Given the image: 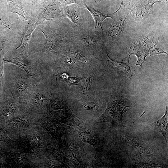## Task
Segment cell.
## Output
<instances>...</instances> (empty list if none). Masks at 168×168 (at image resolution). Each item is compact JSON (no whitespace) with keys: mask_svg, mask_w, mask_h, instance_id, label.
<instances>
[{"mask_svg":"<svg viewBox=\"0 0 168 168\" xmlns=\"http://www.w3.org/2000/svg\"><path fill=\"white\" fill-rule=\"evenodd\" d=\"M82 78L75 77H69L68 80V82L70 86L71 85H76Z\"/></svg>","mask_w":168,"mask_h":168,"instance_id":"obj_27","label":"cell"},{"mask_svg":"<svg viewBox=\"0 0 168 168\" xmlns=\"http://www.w3.org/2000/svg\"><path fill=\"white\" fill-rule=\"evenodd\" d=\"M90 78L88 77L83 81L82 85V92L84 94H86L88 91Z\"/></svg>","mask_w":168,"mask_h":168,"instance_id":"obj_23","label":"cell"},{"mask_svg":"<svg viewBox=\"0 0 168 168\" xmlns=\"http://www.w3.org/2000/svg\"><path fill=\"white\" fill-rule=\"evenodd\" d=\"M108 60L111 64L113 68L123 76L131 78L134 75L135 71L132 66L129 63L121 61L113 60L109 57L107 53Z\"/></svg>","mask_w":168,"mask_h":168,"instance_id":"obj_5","label":"cell"},{"mask_svg":"<svg viewBox=\"0 0 168 168\" xmlns=\"http://www.w3.org/2000/svg\"><path fill=\"white\" fill-rule=\"evenodd\" d=\"M40 23L35 19H30L24 31L21 43L16 49L25 57L27 56L28 44L32 33Z\"/></svg>","mask_w":168,"mask_h":168,"instance_id":"obj_3","label":"cell"},{"mask_svg":"<svg viewBox=\"0 0 168 168\" xmlns=\"http://www.w3.org/2000/svg\"><path fill=\"white\" fill-rule=\"evenodd\" d=\"M36 93L32 96V102L33 104L36 105L40 106L42 105L45 101V97L39 91H35Z\"/></svg>","mask_w":168,"mask_h":168,"instance_id":"obj_19","label":"cell"},{"mask_svg":"<svg viewBox=\"0 0 168 168\" xmlns=\"http://www.w3.org/2000/svg\"><path fill=\"white\" fill-rule=\"evenodd\" d=\"M149 127L161 133L168 143V111L166 108L165 114L158 121L149 125Z\"/></svg>","mask_w":168,"mask_h":168,"instance_id":"obj_9","label":"cell"},{"mask_svg":"<svg viewBox=\"0 0 168 168\" xmlns=\"http://www.w3.org/2000/svg\"><path fill=\"white\" fill-rule=\"evenodd\" d=\"M40 30L45 37L44 46L42 49L35 50L34 52H44L53 56L56 55L61 41L64 37L56 30L46 27Z\"/></svg>","mask_w":168,"mask_h":168,"instance_id":"obj_2","label":"cell"},{"mask_svg":"<svg viewBox=\"0 0 168 168\" xmlns=\"http://www.w3.org/2000/svg\"><path fill=\"white\" fill-rule=\"evenodd\" d=\"M80 36L79 39L82 43L88 48L92 47L96 44V39L91 33L80 35Z\"/></svg>","mask_w":168,"mask_h":168,"instance_id":"obj_18","label":"cell"},{"mask_svg":"<svg viewBox=\"0 0 168 168\" xmlns=\"http://www.w3.org/2000/svg\"><path fill=\"white\" fill-rule=\"evenodd\" d=\"M61 78L63 79H67L68 77V75L66 73H63L61 75Z\"/></svg>","mask_w":168,"mask_h":168,"instance_id":"obj_30","label":"cell"},{"mask_svg":"<svg viewBox=\"0 0 168 168\" xmlns=\"http://www.w3.org/2000/svg\"><path fill=\"white\" fill-rule=\"evenodd\" d=\"M64 2L66 5L75 4L78 6L82 7L83 6V0H64Z\"/></svg>","mask_w":168,"mask_h":168,"instance_id":"obj_24","label":"cell"},{"mask_svg":"<svg viewBox=\"0 0 168 168\" xmlns=\"http://www.w3.org/2000/svg\"><path fill=\"white\" fill-rule=\"evenodd\" d=\"M53 6V5H49L43 11H44L41 17L43 21L63 18V13L61 7Z\"/></svg>","mask_w":168,"mask_h":168,"instance_id":"obj_8","label":"cell"},{"mask_svg":"<svg viewBox=\"0 0 168 168\" xmlns=\"http://www.w3.org/2000/svg\"><path fill=\"white\" fill-rule=\"evenodd\" d=\"M77 132L81 139L85 142L95 146L94 137L88 131L83 128H79Z\"/></svg>","mask_w":168,"mask_h":168,"instance_id":"obj_17","label":"cell"},{"mask_svg":"<svg viewBox=\"0 0 168 168\" xmlns=\"http://www.w3.org/2000/svg\"><path fill=\"white\" fill-rule=\"evenodd\" d=\"M49 0H34V3L39 7L45 5Z\"/></svg>","mask_w":168,"mask_h":168,"instance_id":"obj_29","label":"cell"},{"mask_svg":"<svg viewBox=\"0 0 168 168\" xmlns=\"http://www.w3.org/2000/svg\"><path fill=\"white\" fill-rule=\"evenodd\" d=\"M40 135L27 133L21 139V141L25 144L31 153H36L39 151L41 146Z\"/></svg>","mask_w":168,"mask_h":168,"instance_id":"obj_6","label":"cell"},{"mask_svg":"<svg viewBox=\"0 0 168 168\" xmlns=\"http://www.w3.org/2000/svg\"><path fill=\"white\" fill-rule=\"evenodd\" d=\"M51 152L53 155L57 159L60 161H63L62 159V155L59 150L55 148H53Z\"/></svg>","mask_w":168,"mask_h":168,"instance_id":"obj_26","label":"cell"},{"mask_svg":"<svg viewBox=\"0 0 168 168\" xmlns=\"http://www.w3.org/2000/svg\"><path fill=\"white\" fill-rule=\"evenodd\" d=\"M124 25V20L121 19L113 23L108 30L107 33L108 36L113 37L121 31Z\"/></svg>","mask_w":168,"mask_h":168,"instance_id":"obj_15","label":"cell"},{"mask_svg":"<svg viewBox=\"0 0 168 168\" xmlns=\"http://www.w3.org/2000/svg\"><path fill=\"white\" fill-rule=\"evenodd\" d=\"M132 103L124 97L122 91L115 98L108 104L107 108L98 120L99 122H107L113 126L125 127L122 121V116L126 111L132 109Z\"/></svg>","mask_w":168,"mask_h":168,"instance_id":"obj_1","label":"cell"},{"mask_svg":"<svg viewBox=\"0 0 168 168\" xmlns=\"http://www.w3.org/2000/svg\"><path fill=\"white\" fill-rule=\"evenodd\" d=\"M83 107L84 109L86 110H92L94 109L96 107V106L94 103L88 102L85 104Z\"/></svg>","mask_w":168,"mask_h":168,"instance_id":"obj_28","label":"cell"},{"mask_svg":"<svg viewBox=\"0 0 168 168\" xmlns=\"http://www.w3.org/2000/svg\"><path fill=\"white\" fill-rule=\"evenodd\" d=\"M67 17L76 25H81L82 19L79 8L73 5L66 7L65 11L63 14V17Z\"/></svg>","mask_w":168,"mask_h":168,"instance_id":"obj_11","label":"cell"},{"mask_svg":"<svg viewBox=\"0 0 168 168\" xmlns=\"http://www.w3.org/2000/svg\"><path fill=\"white\" fill-rule=\"evenodd\" d=\"M8 2L7 9L8 12L17 14L26 19L25 17L24 8L22 2L20 0H7Z\"/></svg>","mask_w":168,"mask_h":168,"instance_id":"obj_13","label":"cell"},{"mask_svg":"<svg viewBox=\"0 0 168 168\" xmlns=\"http://www.w3.org/2000/svg\"><path fill=\"white\" fill-rule=\"evenodd\" d=\"M5 53L1 51L0 54V94L1 93L4 83L3 57Z\"/></svg>","mask_w":168,"mask_h":168,"instance_id":"obj_20","label":"cell"},{"mask_svg":"<svg viewBox=\"0 0 168 168\" xmlns=\"http://www.w3.org/2000/svg\"><path fill=\"white\" fill-rule=\"evenodd\" d=\"M122 138L136 149L140 155H146L150 153L151 149L149 146L138 138L132 135L124 134Z\"/></svg>","mask_w":168,"mask_h":168,"instance_id":"obj_4","label":"cell"},{"mask_svg":"<svg viewBox=\"0 0 168 168\" xmlns=\"http://www.w3.org/2000/svg\"><path fill=\"white\" fill-rule=\"evenodd\" d=\"M47 120H44L41 122L44 128L52 135L60 137L62 129L61 125L56 121L51 119Z\"/></svg>","mask_w":168,"mask_h":168,"instance_id":"obj_12","label":"cell"},{"mask_svg":"<svg viewBox=\"0 0 168 168\" xmlns=\"http://www.w3.org/2000/svg\"><path fill=\"white\" fill-rule=\"evenodd\" d=\"M0 141L8 143H9L12 141L8 136L6 132L1 128H0Z\"/></svg>","mask_w":168,"mask_h":168,"instance_id":"obj_22","label":"cell"},{"mask_svg":"<svg viewBox=\"0 0 168 168\" xmlns=\"http://www.w3.org/2000/svg\"><path fill=\"white\" fill-rule=\"evenodd\" d=\"M68 149L69 157L71 161L74 164L77 165L78 157L77 154L75 150L70 146Z\"/></svg>","mask_w":168,"mask_h":168,"instance_id":"obj_21","label":"cell"},{"mask_svg":"<svg viewBox=\"0 0 168 168\" xmlns=\"http://www.w3.org/2000/svg\"><path fill=\"white\" fill-rule=\"evenodd\" d=\"M83 1L84 7L87 9L89 11L94 18L95 23V29H96V27L98 26L99 27H100L102 30H103V29L102 28V23L103 21L106 18L108 17L113 19L114 18V16L119 10L121 6L120 5L119 9L114 13L105 15L98 10H96L94 9L90 8L86 4L85 0H83Z\"/></svg>","mask_w":168,"mask_h":168,"instance_id":"obj_7","label":"cell"},{"mask_svg":"<svg viewBox=\"0 0 168 168\" xmlns=\"http://www.w3.org/2000/svg\"><path fill=\"white\" fill-rule=\"evenodd\" d=\"M26 116L24 115L19 116L14 118L11 121L9 125L11 128H18L23 127L28 122Z\"/></svg>","mask_w":168,"mask_h":168,"instance_id":"obj_16","label":"cell"},{"mask_svg":"<svg viewBox=\"0 0 168 168\" xmlns=\"http://www.w3.org/2000/svg\"><path fill=\"white\" fill-rule=\"evenodd\" d=\"M154 46L152 47L150 52L149 55H151L156 54H158L161 53H165L167 54L166 52H165L161 49L159 48H153Z\"/></svg>","mask_w":168,"mask_h":168,"instance_id":"obj_25","label":"cell"},{"mask_svg":"<svg viewBox=\"0 0 168 168\" xmlns=\"http://www.w3.org/2000/svg\"><path fill=\"white\" fill-rule=\"evenodd\" d=\"M152 155H150L149 159V155L147 156V160L146 156H145V157L146 160H145L143 158L142 156L140 155V157L142 159V160L139 158L138 161L139 162H138V164L137 166L138 167H162L164 166H162L161 165H160L159 163L157 162V161L154 160L153 158H152Z\"/></svg>","mask_w":168,"mask_h":168,"instance_id":"obj_14","label":"cell"},{"mask_svg":"<svg viewBox=\"0 0 168 168\" xmlns=\"http://www.w3.org/2000/svg\"><path fill=\"white\" fill-rule=\"evenodd\" d=\"M4 61L14 64L24 70L28 78H30L34 74L33 67L30 62L23 59L19 57Z\"/></svg>","mask_w":168,"mask_h":168,"instance_id":"obj_10","label":"cell"}]
</instances>
